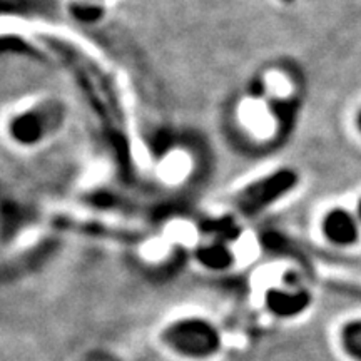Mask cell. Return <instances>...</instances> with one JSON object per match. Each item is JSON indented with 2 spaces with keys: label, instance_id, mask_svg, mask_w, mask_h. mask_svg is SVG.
I'll return each instance as SVG.
<instances>
[{
  "label": "cell",
  "instance_id": "obj_2",
  "mask_svg": "<svg viewBox=\"0 0 361 361\" xmlns=\"http://www.w3.org/2000/svg\"><path fill=\"white\" fill-rule=\"evenodd\" d=\"M293 180H295V178H293L290 173H283L276 176V178L263 180L258 186H252V189L246 191L241 197H239V209H259V207L268 204L273 197H276L279 194L286 191V189L293 184Z\"/></svg>",
  "mask_w": 361,
  "mask_h": 361
},
{
  "label": "cell",
  "instance_id": "obj_7",
  "mask_svg": "<svg viewBox=\"0 0 361 361\" xmlns=\"http://www.w3.org/2000/svg\"><path fill=\"white\" fill-rule=\"evenodd\" d=\"M360 218H361V202H360Z\"/></svg>",
  "mask_w": 361,
  "mask_h": 361
},
{
  "label": "cell",
  "instance_id": "obj_4",
  "mask_svg": "<svg viewBox=\"0 0 361 361\" xmlns=\"http://www.w3.org/2000/svg\"><path fill=\"white\" fill-rule=\"evenodd\" d=\"M326 233L335 243L350 245L356 239L358 228H356L353 216L345 213V211H336L326 221Z\"/></svg>",
  "mask_w": 361,
  "mask_h": 361
},
{
  "label": "cell",
  "instance_id": "obj_3",
  "mask_svg": "<svg viewBox=\"0 0 361 361\" xmlns=\"http://www.w3.org/2000/svg\"><path fill=\"white\" fill-rule=\"evenodd\" d=\"M268 308L278 316H295L310 305V295L305 291H279L273 290L266 298Z\"/></svg>",
  "mask_w": 361,
  "mask_h": 361
},
{
  "label": "cell",
  "instance_id": "obj_6",
  "mask_svg": "<svg viewBox=\"0 0 361 361\" xmlns=\"http://www.w3.org/2000/svg\"><path fill=\"white\" fill-rule=\"evenodd\" d=\"M358 126H360V129H361V114H360V117H358Z\"/></svg>",
  "mask_w": 361,
  "mask_h": 361
},
{
  "label": "cell",
  "instance_id": "obj_5",
  "mask_svg": "<svg viewBox=\"0 0 361 361\" xmlns=\"http://www.w3.org/2000/svg\"><path fill=\"white\" fill-rule=\"evenodd\" d=\"M345 348L353 358L361 361V322H353L343 331Z\"/></svg>",
  "mask_w": 361,
  "mask_h": 361
},
{
  "label": "cell",
  "instance_id": "obj_1",
  "mask_svg": "<svg viewBox=\"0 0 361 361\" xmlns=\"http://www.w3.org/2000/svg\"><path fill=\"white\" fill-rule=\"evenodd\" d=\"M166 341L191 358H207L219 350L221 336L218 329L204 319H183L166 331Z\"/></svg>",
  "mask_w": 361,
  "mask_h": 361
}]
</instances>
